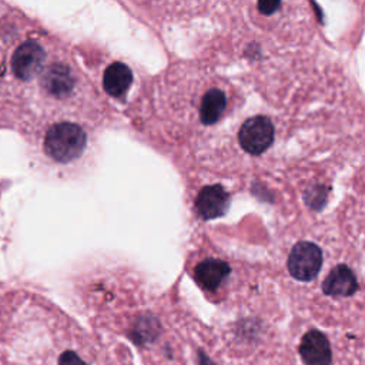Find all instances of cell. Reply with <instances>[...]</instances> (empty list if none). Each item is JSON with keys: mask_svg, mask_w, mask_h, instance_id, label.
<instances>
[{"mask_svg": "<svg viewBox=\"0 0 365 365\" xmlns=\"http://www.w3.org/2000/svg\"><path fill=\"white\" fill-rule=\"evenodd\" d=\"M227 107V96L218 88H211L205 93L200 106V120L211 125L217 123L224 114Z\"/></svg>", "mask_w": 365, "mask_h": 365, "instance_id": "8fae6325", "label": "cell"}, {"mask_svg": "<svg viewBox=\"0 0 365 365\" xmlns=\"http://www.w3.org/2000/svg\"><path fill=\"white\" fill-rule=\"evenodd\" d=\"M40 87L47 97L64 100L74 91L76 77L68 66L53 63L46 66L40 73Z\"/></svg>", "mask_w": 365, "mask_h": 365, "instance_id": "5b68a950", "label": "cell"}, {"mask_svg": "<svg viewBox=\"0 0 365 365\" xmlns=\"http://www.w3.org/2000/svg\"><path fill=\"white\" fill-rule=\"evenodd\" d=\"M230 265L221 259L208 258L200 262L194 269L195 281L208 291L217 289L230 275Z\"/></svg>", "mask_w": 365, "mask_h": 365, "instance_id": "9c48e42d", "label": "cell"}, {"mask_svg": "<svg viewBox=\"0 0 365 365\" xmlns=\"http://www.w3.org/2000/svg\"><path fill=\"white\" fill-rule=\"evenodd\" d=\"M238 141L244 151L250 154H262L274 141V125L271 120L262 115L248 118L240 128Z\"/></svg>", "mask_w": 365, "mask_h": 365, "instance_id": "277c9868", "label": "cell"}, {"mask_svg": "<svg viewBox=\"0 0 365 365\" xmlns=\"http://www.w3.org/2000/svg\"><path fill=\"white\" fill-rule=\"evenodd\" d=\"M299 354L305 365H331L332 354L327 336L317 331H308L301 341Z\"/></svg>", "mask_w": 365, "mask_h": 365, "instance_id": "8992f818", "label": "cell"}, {"mask_svg": "<svg viewBox=\"0 0 365 365\" xmlns=\"http://www.w3.org/2000/svg\"><path fill=\"white\" fill-rule=\"evenodd\" d=\"M322 265V252L318 245L301 241L294 245L288 257V271L298 281H312Z\"/></svg>", "mask_w": 365, "mask_h": 365, "instance_id": "3957f363", "label": "cell"}, {"mask_svg": "<svg viewBox=\"0 0 365 365\" xmlns=\"http://www.w3.org/2000/svg\"><path fill=\"white\" fill-rule=\"evenodd\" d=\"M322 289L331 297H349L356 292L358 282L346 265H336L324 279Z\"/></svg>", "mask_w": 365, "mask_h": 365, "instance_id": "ba28073f", "label": "cell"}, {"mask_svg": "<svg viewBox=\"0 0 365 365\" xmlns=\"http://www.w3.org/2000/svg\"><path fill=\"white\" fill-rule=\"evenodd\" d=\"M58 365H86V362L74 351H64L58 358Z\"/></svg>", "mask_w": 365, "mask_h": 365, "instance_id": "7c38bea8", "label": "cell"}, {"mask_svg": "<svg viewBox=\"0 0 365 365\" xmlns=\"http://www.w3.org/2000/svg\"><path fill=\"white\" fill-rule=\"evenodd\" d=\"M195 207L205 220L221 217L228 208V194L221 185L204 187L197 195Z\"/></svg>", "mask_w": 365, "mask_h": 365, "instance_id": "52a82bcc", "label": "cell"}, {"mask_svg": "<svg viewBox=\"0 0 365 365\" xmlns=\"http://www.w3.org/2000/svg\"><path fill=\"white\" fill-rule=\"evenodd\" d=\"M133 81L131 70L120 61L110 64L103 76V86L104 90L111 97H121L130 87Z\"/></svg>", "mask_w": 365, "mask_h": 365, "instance_id": "30bf717a", "label": "cell"}, {"mask_svg": "<svg viewBox=\"0 0 365 365\" xmlns=\"http://www.w3.org/2000/svg\"><path fill=\"white\" fill-rule=\"evenodd\" d=\"M87 143L84 130L74 123L61 121L53 124L44 135L43 148L57 163H70L81 155Z\"/></svg>", "mask_w": 365, "mask_h": 365, "instance_id": "6da1fadb", "label": "cell"}, {"mask_svg": "<svg viewBox=\"0 0 365 365\" xmlns=\"http://www.w3.org/2000/svg\"><path fill=\"white\" fill-rule=\"evenodd\" d=\"M279 3H281V0H258V7H259L261 13L268 16V14H272L278 9Z\"/></svg>", "mask_w": 365, "mask_h": 365, "instance_id": "4fadbf2b", "label": "cell"}, {"mask_svg": "<svg viewBox=\"0 0 365 365\" xmlns=\"http://www.w3.org/2000/svg\"><path fill=\"white\" fill-rule=\"evenodd\" d=\"M46 67V51L36 40H26L17 46L10 58V70L20 81H30Z\"/></svg>", "mask_w": 365, "mask_h": 365, "instance_id": "7a4b0ae2", "label": "cell"}]
</instances>
